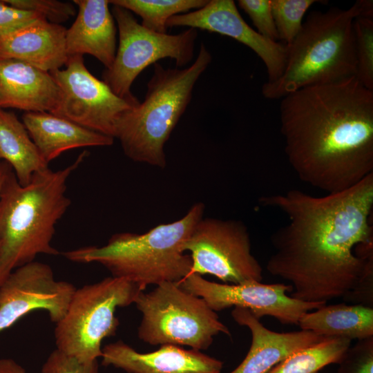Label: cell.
I'll list each match as a JSON object with an SVG mask.
<instances>
[{"label":"cell","instance_id":"5bb4252c","mask_svg":"<svg viewBox=\"0 0 373 373\" xmlns=\"http://www.w3.org/2000/svg\"><path fill=\"white\" fill-rule=\"evenodd\" d=\"M167 27L186 26L229 37L252 50L263 61L266 82L278 79L285 68L287 46L269 40L243 19L233 0H209L202 8L171 17Z\"/></svg>","mask_w":373,"mask_h":373},{"label":"cell","instance_id":"ba28073f","mask_svg":"<svg viewBox=\"0 0 373 373\" xmlns=\"http://www.w3.org/2000/svg\"><path fill=\"white\" fill-rule=\"evenodd\" d=\"M142 314L138 338L152 345L171 344L207 350L219 334L231 335L217 313L179 283H164L134 302Z\"/></svg>","mask_w":373,"mask_h":373},{"label":"cell","instance_id":"44dd1931","mask_svg":"<svg viewBox=\"0 0 373 373\" xmlns=\"http://www.w3.org/2000/svg\"><path fill=\"white\" fill-rule=\"evenodd\" d=\"M297 325L325 337L363 340L373 337V309L359 304H325L303 314Z\"/></svg>","mask_w":373,"mask_h":373},{"label":"cell","instance_id":"d4e9b609","mask_svg":"<svg viewBox=\"0 0 373 373\" xmlns=\"http://www.w3.org/2000/svg\"><path fill=\"white\" fill-rule=\"evenodd\" d=\"M319 0H271L279 39L290 44L300 31L303 19L311 6Z\"/></svg>","mask_w":373,"mask_h":373},{"label":"cell","instance_id":"ffe728a7","mask_svg":"<svg viewBox=\"0 0 373 373\" xmlns=\"http://www.w3.org/2000/svg\"><path fill=\"white\" fill-rule=\"evenodd\" d=\"M22 122L46 163L77 148L108 146L114 138L49 112H25Z\"/></svg>","mask_w":373,"mask_h":373},{"label":"cell","instance_id":"1f68e13d","mask_svg":"<svg viewBox=\"0 0 373 373\" xmlns=\"http://www.w3.org/2000/svg\"><path fill=\"white\" fill-rule=\"evenodd\" d=\"M0 373H28L17 361L10 358H0Z\"/></svg>","mask_w":373,"mask_h":373},{"label":"cell","instance_id":"cb8c5ba5","mask_svg":"<svg viewBox=\"0 0 373 373\" xmlns=\"http://www.w3.org/2000/svg\"><path fill=\"white\" fill-rule=\"evenodd\" d=\"M208 0H112L117 6L140 16L142 25L157 33H167L168 20L177 15L198 10Z\"/></svg>","mask_w":373,"mask_h":373},{"label":"cell","instance_id":"3957f363","mask_svg":"<svg viewBox=\"0 0 373 373\" xmlns=\"http://www.w3.org/2000/svg\"><path fill=\"white\" fill-rule=\"evenodd\" d=\"M87 155L57 171L48 167L21 185L8 164L0 189V285L15 269L39 254L55 256L51 241L55 225L70 204L67 181Z\"/></svg>","mask_w":373,"mask_h":373},{"label":"cell","instance_id":"2e32d148","mask_svg":"<svg viewBox=\"0 0 373 373\" xmlns=\"http://www.w3.org/2000/svg\"><path fill=\"white\" fill-rule=\"evenodd\" d=\"M231 316L251 334L249 352L241 363L230 373H269L294 352L321 341L325 336L300 329L276 332L265 327L249 309L234 307Z\"/></svg>","mask_w":373,"mask_h":373},{"label":"cell","instance_id":"5b68a950","mask_svg":"<svg viewBox=\"0 0 373 373\" xmlns=\"http://www.w3.org/2000/svg\"><path fill=\"white\" fill-rule=\"evenodd\" d=\"M359 17L354 3L347 9L312 11L287 46L281 77L262 86L264 97L280 99L299 89L328 84L356 74L354 21Z\"/></svg>","mask_w":373,"mask_h":373},{"label":"cell","instance_id":"6da1fadb","mask_svg":"<svg viewBox=\"0 0 373 373\" xmlns=\"http://www.w3.org/2000/svg\"><path fill=\"white\" fill-rule=\"evenodd\" d=\"M259 204L288 218L271 236L266 268L289 283L291 297L326 304L373 276V173L340 192L291 189L262 196Z\"/></svg>","mask_w":373,"mask_h":373},{"label":"cell","instance_id":"ac0fdd59","mask_svg":"<svg viewBox=\"0 0 373 373\" xmlns=\"http://www.w3.org/2000/svg\"><path fill=\"white\" fill-rule=\"evenodd\" d=\"M58 99L59 88L50 73L0 57V108L52 113Z\"/></svg>","mask_w":373,"mask_h":373},{"label":"cell","instance_id":"4dcf8cb0","mask_svg":"<svg viewBox=\"0 0 373 373\" xmlns=\"http://www.w3.org/2000/svg\"><path fill=\"white\" fill-rule=\"evenodd\" d=\"M41 19H44L37 12L13 7L0 0V38Z\"/></svg>","mask_w":373,"mask_h":373},{"label":"cell","instance_id":"9c48e42d","mask_svg":"<svg viewBox=\"0 0 373 373\" xmlns=\"http://www.w3.org/2000/svg\"><path fill=\"white\" fill-rule=\"evenodd\" d=\"M111 12L119 32L114 61L102 74L103 81L117 96L138 102L131 86L146 67L170 58L178 67L189 64L194 55L198 30L188 28L176 35L153 32L140 23L129 10L113 5Z\"/></svg>","mask_w":373,"mask_h":373},{"label":"cell","instance_id":"52a82bcc","mask_svg":"<svg viewBox=\"0 0 373 373\" xmlns=\"http://www.w3.org/2000/svg\"><path fill=\"white\" fill-rule=\"evenodd\" d=\"M142 291L129 280L112 276L76 288L65 315L56 323L57 349L82 363L98 360L102 341L116 334L117 309L134 303Z\"/></svg>","mask_w":373,"mask_h":373},{"label":"cell","instance_id":"9a60e30c","mask_svg":"<svg viewBox=\"0 0 373 373\" xmlns=\"http://www.w3.org/2000/svg\"><path fill=\"white\" fill-rule=\"evenodd\" d=\"M102 364L127 373H220L223 363L194 349L164 344L142 353L121 340L102 347Z\"/></svg>","mask_w":373,"mask_h":373},{"label":"cell","instance_id":"8992f818","mask_svg":"<svg viewBox=\"0 0 373 373\" xmlns=\"http://www.w3.org/2000/svg\"><path fill=\"white\" fill-rule=\"evenodd\" d=\"M212 57L201 43L197 57L184 68L153 64L144 99L119 119L115 138L131 160L153 166L166 164L164 145L192 98L193 90Z\"/></svg>","mask_w":373,"mask_h":373},{"label":"cell","instance_id":"f546056e","mask_svg":"<svg viewBox=\"0 0 373 373\" xmlns=\"http://www.w3.org/2000/svg\"><path fill=\"white\" fill-rule=\"evenodd\" d=\"M41 373H101L98 361L84 363L57 348L44 363Z\"/></svg>","mask_w":373,"mask_h":373},{"label":"cell","instance_id":"f1b7e54d","mask_svg":"<svg viewBox=\"0 0 373 373\" xmlns=\"http://www.w3.org/2000/svg\"><path fill=\"white\" fill-rule=\"evenodd\" d=\"M339 364L336 373H373V337L358 340Z\"/></svg>","mask_w":373,"mask_h":373},{"label":"cell","instance_id":"e575fe53","mask_svg":"<svg viewBox=\"0 0 373 373\" xmlns=\"http://www.w3.org/2000/svg\"><path fill=\"white\" fill-rule=\"evenodd\" d=\"M1 160H0V162H1Z\"/></svg>","mask_w":373,"mask_h":373},{"label":"cell","instance_id":"603a6c76","mask_svg":"<svg viewBox=\"0 0 373 373\" xmlns=\"http://www.w3.org/2000/svg\"><path fill=\"white\" fill-rule=\"evenodd\" d=\"M352 340L324 337L319 342L298 350L278 364L269 373H318L325 366L340 363Z\"/></svg>","mask_w":373,"mask_h":373},{"label":"cell","instance_id":"484cf974","mask_svg":"<svg viewBox=\"0 0 373 373\" xmlns=\"http://www.w3.org/2000/svg\"><path fill=\"white\" fill-rule=\"evenodd\" d=\"M356 77L373 91V19L356 17L354 21Z\"/></svg>","mask_w":373,"mask_h":373},{"label":"cell","instance_id":"8fae6325","mask_svg":"<svg viewBox=\"0 0 373 373\" xmlns=\"http://www.w3.org/2000/svg\"><path fill=\"white\" fill-rule=\"evenodd\" d=\"M64 66L50 72L59 88L58 102L51 113L115 138L119 119L140 101L115 95L89 72L82 55L68 57Z\"/></svg>","mask_w":373,"mask_h":373},{"label":"cell","instance_id":"d6986e66","mask_svg":"<svg viewBox=\"0 0 373 373\" xmlns=\"http://www.w3.org/2000/svg\"><path fill=\"white\" fill-rule=\"evenodd\" d=\"M66 28L41 19L0 38V57L29 64L46 72L61 68L68 60Z\"/></svg>","mask_w":373,"mask_h":373},{"label":"cell","instance_id":"7c38bea8","mask_svg":"<svg viewBox=\"0 0 373 373\" xmlns=\"http://www.w3.org/2000/svg\"><path fill=\"white\" fill-rule=\"evenodd\" d=\"M180 286L202 298L214 312L231 307L249 309L256 317L271 316L282 324L298 325L300 317L324 303L301 301L287 296L292 287L289 284H263L249 280L240 284H222L190 274Z\"/></svg>","mask_w":373,"mask_h":373},{"label":"cell","instance_id":"4fadbf2b","mask_svg":"<svg viewBox=\"0 0 373 373\" xmlns=\"http://www.w3.org/2000/svg\"><path fill=\"white\" fill-rule=\"evenodd\" d=\"M76 287L57 280L47 264L32 261L13 270L0 285V333L35 310L57 323L65 315Z\"/></svg>","mask_w":373,"mask_h":373},{"label":"cell","instance_id":"7402d4cb","mask_svg":"<svg viewBox=\"0 0 373 373\" xmlns=\"http://www.w3.org/2000/svg\"><path fill=\"white\" fill-rule=\"evenodd\" d=\"M0 160L12 168L21 185L48 167L22 122L15 113L0 108Z\"/></svg>","mask_w":373,"mask_h":373},{"label":"cell","instance_id":"4316f807","mask_svg":"<svg viewBox=\"0 0 373 373\" xmlns=\"http://www.w3.org/2000/svg\"><path fill=\"white\" fill-rule=\"evenodd\" d=\"M8 4L38 13L47 21L61 25L74 17L76 8L73 3L57 0H4Z\"/></svg>","mask_w":373,"mask_h":373},{"label":"cell","instance_id":"7a4b0ae2","mask_svg":"<svg viewBox=\"0 0 373 373\" xmlns=\"http://www.w3.org/2000/svg\"><path fill=\"white\" fill-rule=\"evenodd\" d=\"M280 99L285 153L302 182L332 193L373 173V91L356 76Z\"/></svg>","mask_w":373,"mask_h":373},{"label":"cell","instance_id":"30bf717a","mask_svg":"<svg viewBox=\"0 0 373 373\" xmlns=\"http://www.w3.org/2000/svg\"><path fill=\"white\" fill-rule=\"evenodd\" d=\"M191 273L209 274L225 284L262 280V267L252 254L250 235L240 220L202 218L185 241Z\"/></svg>","mask_w":373,"mask_h":373},{"label":"cell","instance_id":"83f0119b","mask_svg":"<svg viewBox=\"0 0 373 373\" xmlns=\"http://www.w3.org/2000/svg\"><path fill=\"white\" fill-rule=\"evenodd\" d=\"M237 3L250 18L260 35L274 41L279 40L271 0H238Z\"/></svg>","mask_w":373,"mask_h":373},{"label":"cell","instance_id":"e0dca14e","mask_svg":"<svg viewBox=\"0 0 373 373\" xmlns=\"http://www.w3.org/2000/svg\"><path fill=\"white\" fill-rule=\"evenodd\" d=\"M77 17L66 29L68 57L88 54L108 69L117 51V26L108 0H74Z\"/></svg>","mask_w":373,"mask_h":373},{"label":"cell","instance_id":"836d02e7","mask_svg":"<svg viewBox=\"0 0 373 373\" xmlns=\"http://www.w3.org/2000/svg\"><path fill=\"white\" fill-rule=\"evenodd\" d=\"M8 166V164L4 161H1L0 162V189L1 184L3 180L4 175L6 171V169Z\"/></svg>","mask_w":373,"mask_h":373},{"label":"cell","instance_id":"d6a6232c","mask_svg":"<svg viewBox=\"0 0 373 373\" xmlns=\"http://www.w3.org/2000/svg\"><path fill=\"white\" fill-rule=\"evenodd\" d=\"M354 3L359 12L358 17L373 19V1L372 0H358Z\"/></svg>","mask_w":373,"mask_h":373},{"label":"cell","instance_id":"277c9868","mask_svg":"<svg viewBox=\"0 0 373 373\" xmlns=\"http://www.w3.org/2000/svg\"><path fill=\"white\" fill-rule=\"evenodd\" d=\"M204 210V204L197 202L176 221L141 234L115 233L104 246L80 247L63 255L74 262L99 263L112 276L128 279L144 289L149 285L180 283L191 273L192 267L183 246Z\"/></svg>","mask_w":373,"mask_h":373}]
</instances>
